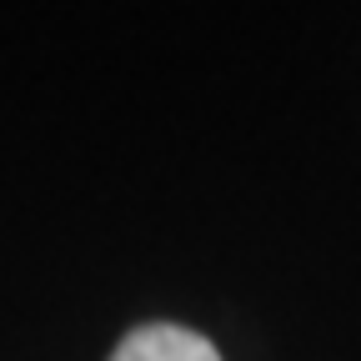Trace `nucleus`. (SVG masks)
<instances>
[{
  "mask_svg": "<svg viewBox=\"0 0 361 361\" xmlns=\"http://www.w3.org/2000/svg\"><path fill=\"white\" fill-rule=\"evenodd\" d=\"M111 361H221V351L201 331H191V326L146 322V326H135V331L121 336Z\"/></svg>",
  "mask_w": 361,
  "mask_h": 361,
  "instance_id": "nucleus-1",
  "label": "nucleus"
}]
</instances>
